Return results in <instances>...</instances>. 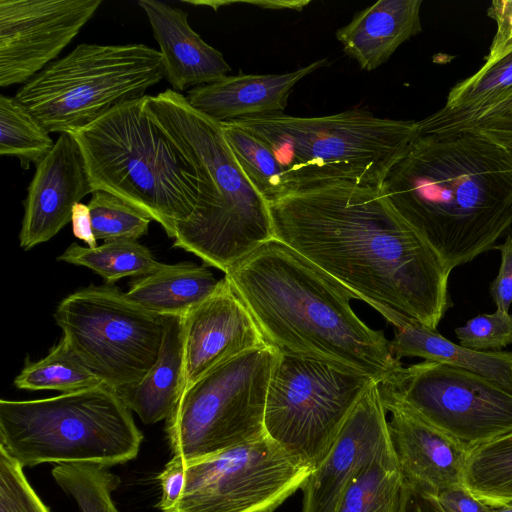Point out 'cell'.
I'll list each match as a JSON object with an SVG mask.
<instances>
[{"mask_svg": "<svg viewBox=\"0 0 512 512\" xmlns=\"http://www.w3.org/2000/svg\"><path fill=\"white\" fill-rule=\"evenodd\" d=\"M274 238L394 327L436 330L452 306L451 270L394 211L380 187L337 182L270 202Z\"/></svg>", "mask_w": 512, "mask_h": 512, "instance_id": "6da1fadb", "label": "cell"}, {"mask_svg": "<svg viewBox=\"0 0 512 512\" xmlns=\"http://www.w3.org/2000/svg\"><path fill=\"white\" fill-rule=\"evenodd\" d=\"M380 188L451 271L512 226V156L481 130H417Z\"/></svg>", "mask_w": 512, "mask_h": 512, "instance_id": "7a4b0ae2", "label": "cell"}, {"mask_svg": "<svg viewBox=\"0 0 512 512\" xmlns=\"http://www.w3.org/2000/svg\"><path fill=\"white\" fill-rule=\"evenodd\" d=\"M224 274L266 343L280 354L321 362L378 384L403 366L383 332L354 313V297L280 240L266 241Z\"/></svg>", "mask_w": 512, "mask_h": 512, "instance_id": "3957f363", "label": "cell"}, {"mask_svg": "<svg viewBox=\"0 0 512 512\" xmlns=\"http://www.w3.org/2000/svg\"><path fill=\"white\" fill-rule=\"evenodd\" d=\"M144 109L198 177L196 208L175 226L174 247L225 272L274 237L269 204L237 162L221 123L172 89L146 95Z\"/></svg>", "mask_w": 512, "mask_h": 512, "instance_id": "277c9868", "label": "cell"}, {"mask_svg": "<svg viewBox=\"0 0 512 512\" xmlns=\"http://www.w3.org/2000/svg\"><path fill=\"white\" fill-rule=\"evenodd\" d=\"M279 161L291 193L337 182L380 187L417 134L418 121L353 108L327 116L285 113L233 121Z\"/></svg>", "mask_w": 512, "mask_h": 512, "instance_id": "5b68a950", "label": "cell"}, {"mask_svg": "<svg viewBox=\"0 0 512 512\" xmlns=\"http://www.w3.org/2000/svg\"><path fill=\"white\" fill-rule=\"evenodd\" d=\"M145 96L70 134L80 146L93 191L121 198L172 238L175 226L187 221L196 208L198 177L189 160L146 114Z\"/></svg>", "mask_w": 512, "mask_h": 512, "instance_id": "8992f818", "label": "cell"}, {"mask_svg": "<svg viewBox=\"0 0 512 512\" xmlns=\"http://www.w3.org/2000/svg\"><path fill=\"white\" fill-rule=\"evenodd\" d=\"M143 435L106 384L36 400H0V448L22 467H111L138 454Z\"/></svg>", "mask_w": 512, "mask_h": 512, "instance_id": "52a82bcc", "label": "cell"}, {"mask_svg": "<svg viewBox=\"0 0 512 512\" xmlns=\"http://www.w3.org/2000/svg\"><path fill=\"white\" fill-rule=\"evenodd\" d=\"M163 78L155 48L82 43L23 84L15 97L49 133H71L143 98Z\"/></svg>", "mask_w": 512, "mask_h": 512, "instance_id": "ba28073f", "label": "cell"}, {"mask_svg": "<svg viewBox=\"0 0 512 512\" xmlns=\"http://www.w3.org/2000/svg\"><path fill=\"white\" fill-rule=\"evenodd\" d=\"M280 353L247 351L185 387L166 419L174 457L185 464L266 436L268 386Z\"/></svg>", "mask_w": 512, "mask_h": 512, "instance_id": "9c48e42d", "label": "cell"}, {"mask_svg": "<svg viewBox=\"0 0 512 512\" xmlns=\"http://www.w3.org/2000/svg\"><path fill=\"white\" fill-rule=\"evenodd\" d=\"M54 317L79 360L115 390L142 380L159 358L164 316L133 304L113 285L73 292Z\"/></svg>", "mask_w": 512, "mask_h": 512, "instance_id": "30bf717a", "label": "cell"}, {"mask_svg": "<svg viewBox=\"0 0 512 512\" xmlns=\"http://www.w3.org/2000/svg\"><path fill=\"white\" fill-rule=\"evenodd\" d=\"M372 382L321 362L280 354L268 386L266 434L314 471Z\"/></svg>", "mask_w": 512, "mask_h": 512, "instance_id": "8fae6325", "label": "cell"}, {"mask_svg": "<svg viewBox=\"0 0 512 512\" xmlns=\"http://www.w3.org/2000/svg\"><path fill=\"white\" fill-rule=\"evenodd\" d=\"M378 385L386 411L404 409L468 450L512 432V392L480 374L424 360Z\"/></svg>", "mask_w": 512, "mask_h": 512, "instance_id": "7c38bea8", "label": "cell"}, {"mask_svg": "<svg viewBox=\"0 0 512 512\" xmlns=\"http://www.w3.org/2000/svg\"><path fill=\"white\" fill-rule=\"evenodd\" d=\"M311 473L266 435L185 464L182 492L165 512H273Z\"/></svg>", "mask_w": 512, "mask_h": 512, "instance_id": "4fadbf2b", "label": "cell"}, {"mask_svg": "<svg viewBox=\"0 0 512 512\" xmlns=\"http://www.w3.org/2000/svg\"><path fill=\"white\" fill-rule=\"evenodd\" d=\"M101 3L0 0V86L25 84L55 61Z\"/></svg>", "mask_w": 512, "mask_h": 512, "instance_id": "5bb4252c", "label": "cell"}, {"mask_svg": "<svg viewBox=\"0 0 512 512\" xmlns=\"http://www.w3.org/2000/svg\"><path fill=\"white\" fill-rule=\"evenodd\" d=\"M379 385L372 382L331 450L303 485L301 512H335L351 481L373 461L395 457Z\"/></svg>", "mask_w": 512, "mask_h": 512, "instance_id": "9a60e30c", "label": "cell"}, {"mask_svg": "<svg viewBox=\"0 0 512 512\" xmlns=\"http://www.w3.org/2000/svg\"><path fill=\"white\" fill-rule=\"evenodd\" d=\"M184 321V387L217 365L268 345L250 312L224 276Z\"/></svg>", "mask_w": 512, "mask_h": 512, "instance_id": "2e32d148", "label": "cell"}, {"mask_svg": "<svg viewBox=\"0 0 512 512\" xmlns=\"http://www.w3.org/2000/svg\"><path fill=\"white\" fill-rule=\"evenodd\" d=\"M93 192L76 139L61 133L48 156L36 166L23 202L20 246L29 250L55 236L71 222L76 203Z\"/></svg>", "mask_w": 512, "mask_h": 512, "instance_id": "e0dca14e", "label": "cell"}, {"mask_svg": "<svg viewBox=\"0 0 512 512\" xmlns=\"http://www.w3.org/2000/svg\"><path fill=\"white\" fill-rule=\"evenodd\" d=\"M388 411L398 468L412 493L436 497L449 487L463 484L470 450L404 409Z\"/></svg>", "mask_w": 512, "mask_h": 512, "instance_id": "ac0fdd59", "label": "cell"}, {"mask_svg": "<svg viewBox=\"0 0 512 512\" xmlns=\"http://www.w3.org/2000/svg\"><path fill=\"white\" fill-rule=\"evenodd\" d=\"M319 59L291 72L227 75L187 91L188 103L219 123L284 113L294 86L328 65Z\"/></svg>", "mask_w": 512, "mask_h": 512, "instance_id": "d6986e66", "label": "cell"}, {"mask_svg": "<svg viewBox=\"0 0 512 512\" xmlns=\"http://www.w3.org/2000/svg\"><path fill=\"white\" fill-rule=\"evenodd\" d=\"M138 5L159 45L164 78L173 91L215 82L231 71L223 54L190 27L185 11L156 0H139Z\"/></svg>", "mask_w": 512, "mask_h": 512, "instance_id": "ffe728a7", "label": "cell"}, {"mask_svg": "<svg viewBox=\"0 0 512 512\" xmlns=\"http://www.w3.org/2000/svg\"><path fill=\"white\" fill-rule=\"evenodd\" d=\"M422 0H380L354 14L336 31L344 53L365 71L384 64L396 49L422 31Z\"/></svg>", "mask_w": 512, "mask_h": 512, "instance_id": "44dd1931", "label": "cell"}, {"mask_svg": "<svg viewBox=\"0 0 512 512\" xmlns=\"http://www.w3.org/2000/svg\"><path fill=\"white\" fill-rule=\"evenodd\" d=\"M164 338L156 364L139 382L117 391L144 424L167 419L184 387L183 317L164 316Z\"/></svg>", "mask_w": 512, "mask_h": 512, "instance_id": "7402d4cb", "label": "cell"}, {"mask_svg": "<svg viewBox=\"0 0 512 512\" xmlns=\"http://www.w3.org/2000/svg\"><path fill=\"white\" fill-rule=\"evenodd\" d=\"M389 345L398 360L402 357H419L425 361L459 367L491 379L512 392V352L471 350L417 321L395 327Z\"/></svg>", "mask_w": 512, "mask_h": 512, "instance_id": "603a6c76", "label": "cell"}, {"mask_svg": "<svg viewBox=\"0 0 512 512\" xmlns=\"http://www.w3.org/2000/svg\"><path fill=\"white\" fill-rule=\"evenodd\" d=\"M205 266L191 262L163 264L158 270L130 283L125 297L138 307L159 316H186L219 285Z\"/></svg>", "mask_w": 512, "mask_h": 512, "instance_id": "cb8c5ba5", "label": "cell"}, {"mask_svg": "<svg viewBox=\"0 0 512 512\" xmlns=\"http://www.w3.org/2000/svg\"><path fill=\"white\" fill-rule=\"evenodd\" d=\"M512 89V47L457 83L442 108L418 121V131L437 132L491 105Z\"/></svg>", "mask_w": 512, "mask_h": 512, "instance_id": "d4e9b609", "label": "cell"}, {"mask_svg": "<svg viewBox=\"0 0 512 512\" xmlns=\"http://www.w3.org/2000/svg\"><path fill=\"white\" fill-rule=\"evenodd\" d=\"M410 493L396 457L377 459L347 486L335 512H406Z\"/></svg>", "mask_w": 512, "mask_h": 512, "instance_id": "484cf974", "label": "cell"}, {"mask_svg": "<svg viewBox=\"0 0 512 512\" xmlns=\"http://www.w3.org/2000/svg\"><path fill=\"white\" fill-rule=\"evenodd\" d=\"M463 484L492 507L512 502V432L470 450Z\"/></svg>", "mask_w": 512, "mask_h": 512, "instance_id": "4316f807", "label": "cell"}, {"mask_svg": "<svg viewBox=\"0 0 512 512\" xmlns=\"http://www.w3.org/2000/svg\"><path fill=\"white\" fill-rule=\"evenodd\" d=\"M58 260L87 267L104 278L107 284L128 276L138 278L163 266L147 247L132 240L108 241L95 248L72 243Z\"/></svg>", "mask_w": 512, "mask_h": 512, "instance_id": "83f0119b", "label": "cell"}, {"mask_svg": "<svg viewBox=\"0 0 512 512\" xmlns=\"http://www.w3.org/2000/svg\"><path fill=\"white\" fill-rule=\"evenodd\" d=\"M101 384V379L79 360L63 337L44 358L26 363L14 379V385L18 389L56 390L62 393Z\"/></svg>", "mask_w": 512, "mask_h": 512, "instance_id": "f1b7e54d", "label": "cell"}, {"mask_svg": "<svg viewBox=\"0 0 512 512\" xmlns=\"http://www.w3.org/2000/svg\"><path fill=\"white\" fill-rule=\"evenodd\" d=\"M55 143L43 124L15 96H0V154L19 159L21 167L37 166Z\"/></svg>", "mask_w": 512, "mask_h": 512, "instance_id": "f546056e", "label": "cell"}, {"mask_svg": "<svg viewBox=\"0 0 512 512\" xmlns=\"http://www.w3.org/2000/svg\"><path fill=\"white\" fill-rule=\"evenodd\" d=\"M221 125L243 172L268 203L291 193L279 161L262 140L232 122Z\"/></svg>", "mask_w": 512, "mask_h": 512, "instance_id": "4dcf8cb0", "label": "cell"}, {"mask_svg": "<svg viewBox=\"0 0 512 512\" xmlns=\"http://www.w3.org/2000/svg\"><path fill=\"white\" fill-rule=\"evenodd\" d=\"M58 485L77 503L81 512H119L112 492L120 478L106 467L93 464H62L52 469Z\"/></svg>", "mask_w": 512, "mask_h": 512, "instance_id": "1f68e13d", "label": "cell"}, {"mask_svg": "<svg viewBox=\"0 0 512 512\" xmlns=\"http://www.w3.org/2000/svg\"><path fill=\"white\" fill-rule=\"evenodd\" d=\"M96 240L137 241L148 233L151 218L121 198L95 190L88 202Z\"/></svg>", "mask_w": 512, "mask_h": 512, "instance_id": "d6a6232c", "label": "cell"}, {"mask_svg": "<svg viewBox=\"0 0 512 512\" xmlns=\"http://www.w3.org/2000/svg\"><path fill=\"white\" fill-rule=\"evenodd\" d=\"M459 345L480 352L502 351L512 344V314L496 309L479 314L455 329Z\"/></svg>", "mask_w": 512, "mask_h": 512, "instance_id": "836d02e7", "label": "cell"}, {"mask_svg": "<svg viewBox=\"0 0 512 512\" xmlns=\"http://www.w3.org/2000/svg\"><path fill=\"white\" fill-rule=\"evenodd\" d=\"M0 512H50L28 483L23 467L0 448Z\"/></svg>", "mask_w": 512, "mask_h": 512, "instance_id": "e575fe53", "label": "cell"}, {"mask_svg": "<svg viewBox=\"0 0 512 512\" xmlns=\"http://www.w3.org/2000/svg\"><path fill=\"white\" fill-rule=\"evenodd\" d=\"M512 113V89L501 95L487 108L476 112L440 132L464 129L490 130L499 126Z\"/></svg>", "mask_w": 512, "mask_h": 512, "instance_id": "d590c367", "label": "cell"}, {"mask_svg": "<svg viewBox=\"0 0 512 512\" xmlns=\"http://www.w3.org/2000/svg\"><path fill=\"white\" fill-rule=\"evenodd\" d=\"M494 249L501 253V264L489 291L496 308L509 313L512 304V235H507L504 242L495 245Z\"/></svg>", "mask_w": 512, "mask_h": 512, "instance_id": "8d00e7d4", "label": "cell"}, {"mask_svg": "<svg viewBox=\"0 0 512 512\" xmlns=\"http://www.w3.org/2000/svg\"><path fill=\"white\" fill-rule=\"evenodd\" d=\"M497 25L496 34L485 62H491L512 47V0L493 1L487 10Z\"/></svg>", "mask_w": 512, "mask_h": 512, "instance_id": "74e56055", "label": "cell"}, {"mask_svg": "<svg viewBox=\"0 0 512 512\" xmlns=\"http://www.w3.org/2000/svg\"><path fill=\"white\" fill-rule=\"evenodd\" d=\"M442 512H494L492 507L475 495L464 484L449 487L432 497Z\"/></svg>", "mask_w": 512, "mask_h": 512, "instance_id": "f35d334b", "label": "cell"}, {"mask_svg": "<svg viewBox=\"0 0 512 512\" xmlns=\"http://www.w3.org/2000/svg\"><path fill=\"white\" fill-rule=\"evenodd\" d=\"M184 478L185 463L180 458L173 456L158 476L162 489L158 505L161 512H165L175 505L182 492Z\"/></svg>", "mask_w": 512, "mask_h": 512, "instance_id": "ab89813d", "label": "cell"}, {"mask_svg": "<svg viewBox=\"0 0 512 512\" xmlns=\"http://www.w3.org/2000/svg\"><path fill=\"white\" fill-rule=\"evenodd\" d=\"M73 235L85 242L89 248L97 247L93 233L91 213L88 205L78 202L74 205L71 216Z\"/></svg>", "mask_w": 512, "mask_h": 512, "instance_id": "60d3db41", "label": "cell"}, {"mask_svg": "<svg viewBox=\"0 0 512 512\" xmlns=\"http://www.w3.org/2000/svg\"><path fill=\"white\" fill-rule=\"evenodd\" d=\"M411 492V491H410ZM406 512H442L430 496L410 493Z\"/></svg>", "mask_w": 512, "mask_h": 512, "instance_id": "b9f144b4", "label": "cell"}, {"mask_svg": "<svg viewBox=\"0 0 512 512\" xmlns=\"http://www.w3.org/2000/svg\"><path fill=\"white\" fill-rule=\"evenodd\" d=\"M483 132L498 140L512 156V129L487 130Z\"/></svg>", "mask_w": 512, "mask_h": 512, "instance_id": "7bdbcfd3", "label": "cell"}, {"mask_svg": "<svg viewBox=\"0 0 512 512\" xmlns=\"http://www.w3.org/2000/svg\"><path fill=\"white\" fill-rule=\"evenodd\" d=\"M504 129H512V113L499 126L493 128V129H490V130H504ZM484 131H486V130H484Z\"/></svg>", "mask_w": 512, "mask_h": 512, "instance_id": "ee69618b", "label": "cell"}, {"mask_svg": "<svg viewBox=\"0 0 512 512\" xmlns=\"http://www.w3.org/2000/svg\"><path fill=\"white\" fill-rule=\"evenodd\" d=\"M494 512H512V502L500 507H495Z\"/></svg>", "mask_w": 512, "mask_h": 512, "instance_id": "f6af8a7d", "label": "cell"}]
</instances>
